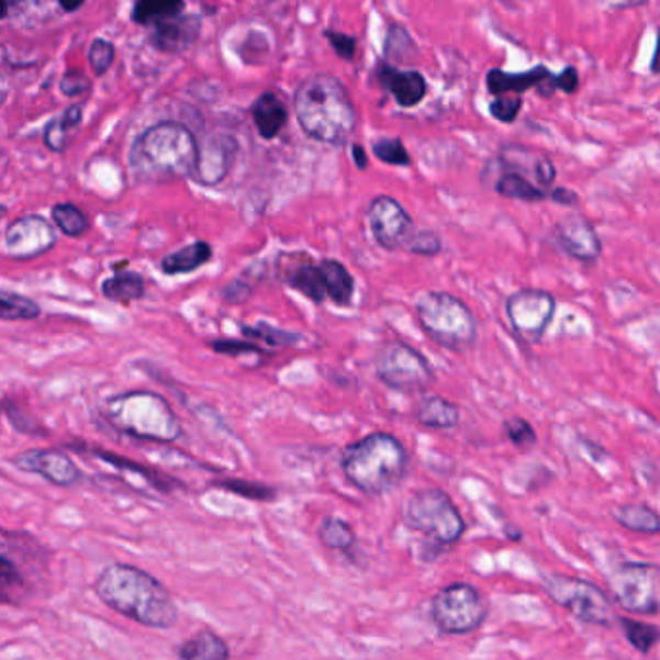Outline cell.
I'll return each mask as SVG.
<instances>
[{
  "instance_id": "cell-1",
  "label": "cell",
  "mask_w": 660,
  "mask_h": 660,
  "mask_svg": "<svg viewBox=\"0 0 660 660\" xmlns=\"http://www.w3.org/2000/svg\"><path fill=\"white\" fill-rule=\"evenodd\" d=\"M96 595L111 611L139 626L169 629L179 622L171 591L149 571L132 563H111L99 573Z\"/></svg>"
},
{
  "instance_id": "cell-2",
  "label": "cell",
  "mask_w": 660,
  "mask_h": 660,
  "mask_svg": "<svg viewBox=\"0 0 660 660\" xmlns=\"http://www.w3.org/2000/svg\"><path fill=\"white\" fill-rule=\"evenodd\" d=\"M294 116L309 138L343 146L357 128L351 93L334 74H312L294 91Z\"/></svg>"
},
{
  "instance_id": "cell-3",
  "label": "cell",
  "mask_w": 660,
  "mask_h": 660,
  "mask_svg": "<svg viewBox=\"0 0 660 660\" xmlns=\"http://www.w3.org/2000/svg\"><path fill=\"white\" fill-rule=\"evenodd\" d=\"M200 142L194 132L180 123L154 124L134 139L128 164L142 184H169L194 177Z\"/></svg>"
},
{
  "instance_id": "cell-4",
  "label": "cell",
  "mask_w": 660,
  "mask_h": 660,
  "mask_svg": "<svg viewBox=\"0 0 660 660\" xmlns=\"http://www.w3.org/2000/svg\"><path fill=\"white\" fill-rule=\"evenodd\" d=\"M342 471L362 494L383 496L405 481L409 451L393 434H368L343 449Z\"/></svg>"
},
{
  "instance_id": "cell-5",
  "label": "cell",
  "mask_w": 660,
  "mask_h": 660,
  "mask_svg": "<svg viewBox=\"0 0 660 660\" xmlns=\"http://www.w3.org/2000/svg\"><path fill=\"white\" fill-rule=\"evenodd\" d=\"M103 416L114 430L134 440L172 444L182 438L179 416L159 393L126 392L107 401Z\"/></svg>"
},
{
  "instance_id": "cell-6",
  "label": "cell",
  "mask_w": 660,
  "mask_h": 660,
  "mask_svg": "<svg viewBox=\"0 0 660 660\" xmlns=\"http://www.w3.org/2000/svg\"><path fill=\"white\" fill-rule=\"evenodd\" d=\"M416 320L436 345L451 353H467L479 337L473 310L446 291L424 293L416 301Z\"/></svg>"
},
{
  "instance_id": "cell-7",
  "label": "cell",
  "mask_w": 660,
  "mask_h": 660,
  "mask_svg": "<svg viewBox=\"0 0 660 660\" xmlns=\"http://www.w3.org/2000/svg\"><path fill=\"white\" fill-rule=\"evenodd\" d=\"M405 527L421 533L430 545L449 548L457 545L467 530L463 515L454 500L440 489L416 490L401 512Z\"/></svg>"
},
{
  "instance_id": "cell-8",
  "label": "cell",
  "mask_w": 660,
  "mask_h": 660,
  "mask_svg": "<svg viewBox=\"0 0 660 660\" xmlns=\"http://www.w3.org/2000/svg\"><path fill=\"white\" fill-rule=\"evenodd\" d=\"M489 614L481 591L461 581L441 588L430 601V619L444 636H471L484 626Z\"/></svg>"
},
{
  "instance_id": "cell-9",
  "label": "cell",
  "mask_w": 660,
  "mask_h": 660,
  "mask_svg": "<svg viewBox=\"0 0 660 660\" xmlns=\"http://www.w3.org/2000/svg\"><path fill=\"white\" fill-rule=\"evenodd\" d=\"M542 588L558 606H562L563 611L570 612L573 618L583 624L611 628L618 619L611 601L612 596L585 579L552 573L542 579Z\"/></svg>"
},
{
  "instance_id": "cell-10",
  "label": "cell",
  "mask_w": 660,
  "mask_h": 660,
  "mask_svg": "<svg viewBox=\"0 0 660 660\" xmlns=\"http://www.w3.org/2000/svg\"><path fill=\"white\" fill-rule=\"evenodd\" d=\"M374 372L380 382L395 392H426L436 382V374L428 359L403 342L383 343L376 353Z\"/></svg>"
},
{
  "instance_id": "cell-11",
  "label": "cell",
  "mask_w": 660,
  "mask_h": 660,
  "mask_svg": "<svg viewBox=\"0 0 660 660\" xmlns=\"http://www.w3.org/2000/svg\"><path fill=\"white\" fill-rule=\"evenodd\" d=\"M612 601L628 614H660V566L624 562L608 575Z\"/></svg>"
},
{
  "instance_id": "cell-12",
  "label": "cell",
  "mask_w": 660,
  "mask_h": 660,
  "mask_svg": "<svg viewBox=\"0 0 660 660\" xmlns=\"http://www.w3.org/2000/svg\"><path fill=\"white\" fill-rule=\"evenodd\" d=\"M556 306L555 294L525 287L507 297L504 310L514 334L527 345H537L555 320Z\"/></svg>"
},
{
  "instance_id": "cell-13",
  "label": "cell",
  "mask_w": 660,
  "mask_h": 660,
  "mask_svg": "<svg viewBox=\"0 0 660 660\" xmlns=\"http://www.w3.org/2000/svg\"><path fill=\"white\" fill-rule=\"evenodd\" d=\"M367 215L376 245L388 253L407 248L409 243L415 237L413 217L395 198L385 194L376 197L368 205Z\"/></svg>"
},
{
  "instance_id": "cell-14",
  "label": "cell",
  "mask_w": 660,
  "mask_h": 660,
  "mask_svg": "<svg viewBox=\"0 0 660 660\" xmlns=\"http://www.w3.org/2000/svg\"><path fill=\"white\" fill-rule=\"evenodd\" d=\"M57 245V231L43 215H24L10 223L4 248L12 260L30 261L51 253Z\"/></svg>"
},
{
  "instance_id": "cell-15",
  "label": "cell",
  "mask_w": 660,
  "mask_h": 660,
  "mask_svg": "<svg viewBox=\"0 0 660 660\" xmlns=\"http://www.w3.org/2000/svg\"><path fill=\"white\" fill-rule=\"evenodd\" d=\"M10 463L14 465L18 471L37 474L60 489H74L83 479L82 469L74 463L72 457L66 456L63 449H25L12 457Z\"/></svg>"
},
{
  "instance_id": "cell-16",
  "label": "cell",
  "mask_w": 660,
  "mask_h": 660,
  "mask_svg": "<svg viewBox=\"0 0 660 660\" xmlns=\"http://www.w3.org/2000/svg\"><path fill=\"white\" fill-rule=\"evenodd\" d=\"M552 240L571 260L595 264L603 254V243L591 221L583 215H568L556 223Z\"/></svg>"
},
{
  "instance_id": "cell-17",
  "label": "cell",
  "mask_w": 660,
  "mask_h": 660,
  "mask_svg": "<svg viewBox=\"0 0 660 660\" xmlns=\"http://www.w3.org/2000/svg\"><path fill=\"white\" fill-rule=\"evenodd\" d=\"M237 139L225 132H215L200 142L197 172L192 179L204 187H217L227 179L237 157Z\"/></svg>"
},
{
  "instance_id": "cell-18",
  "label": "cell",
  "mask_w": 660,
  "mask_h": 660,
  "mask_svg": "<svg viewBox=\"0 0 660 660\" xmlns=\"http://www.w3.org/2000/svg\"><path fill=\"white\" fill-rule=\"evenodd\" d=\"M500 169L522 172L530 180H535L538 187L552 190L556 180V167L552 159L545 154H538L530 147L519 144H507L500 149L496 159H492Z\"/></svg>"
},
{
  "instance_id": "cell-19",
  "label": "cell",
  "mask_w": 660,
  "mask_h": 660,
  "mask_svg": "<svg viewBox=\"0 0 660 660\" xmlns=\"http://www.w3.org/2000/svg\"><path fill=\"white\" fill-rule=\"evenodd\" d=\"M482 182L486 187L490 184L494 188L497 197L507 198V200H519V202H527V204H537V202L550 200V190L538 187L535 180H530L522 172L500 169L494 161L484 165Z\"/></svg>"
},
{
  "instance_id": "cell-20",
  "label": "cell",
  "mask_w": 660,
  "mask_h": 660,
  "mask_svg": "<svg viewBox=\"0 0 660 660\" xmlns=\"http://www.w3.org/2000/svg\"><path fill=\"white\" fill-rule=\"evenodd\" d=\"M376 80L383 90L392 93L395 103L403 109H411V107L423 103V99L428 93L426 78L418 70H401L388 63H380V66L376 68Z\"/></svg>"
},
{
  "instance_id": "cell-21",
  "label": "cell",
  "mask_w": 660,
  "mask_h": 660,
  "mask_svg": "<svg viewBox=\"0 0 660 660\" xmlns=\"http://www.w3.org/2000/svg\"><path fill=\"white\" fill-rule=\"evenodd\" d=\"M202 32V20L200 16L169 18L159 24L152 25V43L161 53H182L198 42Z\"/></svg>"
},
{
  "instance_id": "cell-22",
  "label": "cell",
  "mask_w": 660,
  "mask_h": 660,
  "mask_svg": "<svg viewBox=\"0 0 660 660\" xmlns=\"http://www.w3.org/2000/svg\"><path fill=\"white\" fill-rule=\"evenodd\" d=\"M555 74L547 66L538 65L527 72H504L500 68H492L486 74V88L492 96H506V93H525V91L540 88L550 80Z\"/></svg>"
},
{
  "instance_id": "cell-23",
  "label": "cell",
  "mask_w": 660,
  "mask_h": 660,
  "mask_svg": "<svg viewBox=\"0 0 660 660\" xmlns=\"http://www.w3.org/2000/svg\"><path fill=\"white\" fill-rule=\"evenodd\" d=\"M250 113H253L256 131L264 139L278 138L289 121L286 103L271 91L261 93L260 98L254 101Z\"/></svg>"
},
{
  "instance_id": "cell-24",
  "label": "cell",
  "mask_w": 660,
  "mask_h": 660,
  "mask_svg": "<svg viewBox=\"0 0 660 660\" xmlns=\"http://www.w3.org/2000/svg\"><path fill=\"white\" fill-rule=\"evenodd\" d=\"M413 415L416 423L433 430H451L461 421V411L456 403L441 395H423Z\"/></svg>"
},
{
  "instance_id": "cell-25",
  "label": "cell",
  "mask_w": 660,
  "mask_h": 660,
  "mask_svg": "<svg viewBox=\"0 0 660 660\" xmlns=\"http://www.w3.org/2000/svg\"><path fill=\"white\" fill-rule=\"evenodd\" d=\"M286 283L293 287L294 291L304 294L314 304H322L327 299L320 261L318 264L312 260L297 261L293 268L287 269Z\"/></svg>"
},
{
  "instance_id": "cell-26",
  "label": "cell",
  "mask_w": 660,
  "mask_h": 660,
  "mask_svg": "<svg viewBox=\"0 0 660 660\" xmlns=\"http://www.w3.org/2000/svg\"><path fill=\"white\" fill-rule=\"evenodd\" d=\"M177 657L182 660H225L231 657V649L212 629H200L180 645Z\"/></svg>"
},
{
  "instance_id": "cell-27",
  "label": "cell",
  "mask_w": 660,
  "mask_h": 660,
  "mask_svg": "<svg viewBox=\"0 0 660 660\" xmlns=\"http://www.w3.org/2000/svg\"><path fill=\"white\" fill-rule=\"evenodd\" d=\"M101 294L105 297L107 301L128 306L132 302L144 299L146 279L142 278L136 271H128V269L116 271L111 278L103 279Z\"/></svg>"
},
{
  "instance_id": "cell-28",
  "label": "cell",
  "mask_w": 660,
  "mask_h": 660,
  "mask_svg": "<svg viewBox=\"0 0 660 660\" xmlns=\"http://www.w3.org/2000/svg\"><path fill=\"white\" fill-rule=\"evenodd\" d=\"M212 258V245L205 240H197L192 245L182 246L177 253L167 254L161 260V269L165 276H182L197 271Z\"/></svg>"
},
{
  "instance_id": "cell-29",
  "label": "cell",
  "mask_w": 660,
  "mask_h": 660,
  "mask_svg": "<svg viewBox=\"0 0 660 660\" xmlns=\"http://www.w3.org/2000/svg\"><path fill=\"white\" fill-rule=\"evenodd\" d=\"M320 266L324 273L327 299L337 306H349L355 299V287H357L351 271L334 258H324L320 261Z\"/></svg>"
},
{
  "instance_id": "cell-30",
  "label": "cell",
  "mask_w": 660,
  "mask_h": 660,
  "mask_svg": "<svg viewBox=\"0 0 660 660\" xmlns=\"http://www.w3.org/2000/svg\"><path fill=\"white\" fill-rule=\"evenodd\" d=\"M614 522L637 535H660V515L647 504H622L612 510Z\"/></svg>"
},
{
  "instance_id": "cell-31",
  "label": "cell",
  "mask_w": 660,
  "mask_h": 660,
  "mask_svg": "<svg viewBox=\"0 0 660 660\" xmlns=\"http://www.w3.org/2000/svg\"><path fill=\"white\" fill-rule=\"evenodd\" d=\"M318 538L327 550L343 552V555H353L355 548L359 545V538H357L355 529L337 515H327L322 519L318 527Z\"/></svg>"
},
{
  "instance_id": "cell-32",
  "label": "cell",
  "mask_w": 660,
  "mask_h": 660,
  "mask_svg": "<svg viewBox=\"0 0 660 660\" xmlns=\"http://www.w3.org/2000/svg\"><path fill=\"white\" fill-rule=\"evenodd\" d=\"M184 0H136L132 9V22L152 27L164 20L184 14Z\"/></svg>"
},
{
  "instance_id": "cell-33",
  "label": "cell",
  "mask_w": 660,
  "mask_h": 660,
  "mask_svg": "<svg viewBox=\"0 0 660 660\" xmlns=\"http://www.w3.org/2000/svg\"><path fill=\"white\" fill-rule=\"evenodd\" d=\"M40 316L42 306L30 297L12 293L9 289L0 291V318L4 322H27Z\"/></svg>"
},
{
  "instance_id": "cell-34",
  "label": "cell",
  "mask_w": 660,
  "mask_h": 660,
  "mask_svg": "<svg viewBox=\"0 0 660 660\" xmlns=\"http://www.w3.org/2000/svg\"><path fill=\"white\" fill-rule=\"evenodd\" d=\"M51 217L58 231L70 238L83 237L91 227L90 217L78 205L70 204V202L53 205Z\"/></svg>"
},
{
  "instance_id": "cell-35",
  "label": "cell",
  "mask_w": 660,
  "mask_h": 660,
  "mask_svg": "<svg viewBox=\"0 0 660 660\" xmlns=\"http://www.w3.org/2000/svg\"><path fill=\"white\" fill-rule=\"evenodd\" d=\"M618 624L629 645L641 655H649L660 644V628L657 626L645 624L639 619L626 618V616L618 618Z\"/></svg>"
},
{
  "instance_id": "cell-36",
  "label": "cell",
  "mask_w": 660,
  "mask_h": 660,
  "mask_svg": "<svg viewBox=\"0 0 660 660\" xmlns=\"http://www.w3.org/2000/svg\"><path fill=\"white\" fill-rule=\"evenodd\" d=\"M91 454L98 457V459H101V461H105V463L113 465L116 469H121V471L138 473L139 477H144L152 486L161 490V492H169V489H172V479L169 481L164 474L152 471V469H147L144 465L134 463V461L126 459V457L114 456L111 451H103V449H91Z\"/></svg>"
},
{
  "instance_id": "cell-37",
  "label": "cell",
  "mask_w": 660,
  "mask_h": 660,
  "mask_svg": "<svg viewBox=\"0 0 660 660\" xmlns=\"http://www.w3.org/2000/svg\"><path fill=\"white\" fill-rule=\"evenodd\" d=\"M212 486L231 492L235 496L253 500V502H271L278 497V490L260 484V482L245 481V479H220V481H213Z\"/></svg>"
},
{
  "instance_id": "cell-38",
  "label": "cell",
  "mask_w": 660,
  "mask_h": 660,
  "mask_svg": "<svg viewBox=\"0 0 660 660\" xmlns=\"http://www.w3.org/2000/svg\"><path fill=\"white\" fill-rule=\"evenodd\" d=\"M240 334L246 335L248 339H260V342L268 343L269 347H279V349H289L302 342L301 334L279 329L266 322H260L256 326H240Z\"/></svg>"
},
{
  "instance_id": "cell-39",
  "label": "cell",
  "mask_w": 660,
  "mask_h": 660,
  "mask_svg": "<svg viewBox=\"0 0 660 660\" xmlns=\"http://www.w3.org/2000/svg\"><path fill=\"white\" fill-rule=\"evenodd\" d=\"M372 154L378 161L393 167H409L411 165V155L407 147L400 138H380L372 144Z\"/></svg>"
},
{
  "instance_id": "cell-40",
  "label": "cell",
  "mask_w": 660,
  "mask_h": 660,
  "mask_svg": "<svg viewBox=\"0 0 660 660\" xmlns=\"http://www.w3.org/2000/svg\"><path fill=\"white\" fill-rule=\"evenodd\" d=\"M114 57H116V49H114L113 43L107 42L103 37H96L88 49V65H90L93 76L96 78L105 76L109 68L113 66Z\"/></svg>"
},
{
  "instance_id": "cell-41",
  "label": "cell",
  "mask_w": 660,
  "mask_h": 660,
  "mask_svg": "<svg viewBox=\"0 0 660 660\" xmlns=\"http://www.w3.org/2000/svg\"><path fill=\"white\" fill-rule=\"evenodd\" d=\"M504 434L507 440L514 444L515 448L530 449L537 446V433L530 426L529 421H525L522 416H510L504 421Z\"/></svg>"
},
{
  "instance_id": "cell-42",
  "label": "cell",
  "mask_w": 660,
  "mask_h": 660,
  "mask_svg": "<svg viewBox=\"0 0 660 660\" xmlns=\"http://www.w3.org/2000/svg\"><path fill=\"white\" fill-rule=\"evenodd\" d=\"M523 98L522 93H506V96H497L490 103V114L496 119L497 123L512 124L517 121V116L522 113Z\"/></svg>"
},
{
  "instance_id": "cell-43",
  "label": "cell",
  "mask_w": 660,
  "mask_h": 660,
  "mask_svg": "<svg viewBox=\"0 0 660 660\" xmlns=\"http://www.w3.org/2000/svg\"><path fill=\"white\" fill-rule=\"evenodd\" d=\"M4 416L9 418V423L14 426L18 433L27 434V436H45V428L37 423L33 416L25 415L22 409L18 407L16 403H12L10 398H4Z\"/></svg>"
},
{
  "instance_id": "cell-44",
  "label": "cell",
  "mask_w": 660,
  "mask_h": 660,
  "mask_svg": "<svg viewBox=\"0 0 660 660\" xmlns=\"http://www.w3.org/2000/svg\"><path fill=\"white\" fill-rule=\"evenodd\" d=\"M43 144L49 147L53 154H63V152H66V146H68V128L63 123L60 114L55 116V119H51L47 126H45V131H43Z\"/></svg>"
},
{
  "instance_id": "cell-45",
  "label": "cell",
  "mask_w": 660,
  "mask_h": 660,
  "mask_svg": "<svg viewBox=\"0 0 660 660\" xmlns=\"http://www.w3.org/2000/svg\"><path fill=\"white\" fill-rule=\"evenodd\" d=\"M407 250L411 254L433 258L441 253V238L434 231H416L415 237L409 243Z\"/></svg>"
},
{
  "instance_id": "cell-46",
  "label": "cell",
  "mask_w": 660,
  "mask_h": 660,
  "mask_svg": "<svg viewBox=\"0 0 660 660\" xmlns=\"http://www.w3.org/2000/svg\"><path fill=\"white\" fill-rule=\"evenodd\" d=\"M213 351L217 355H227V357H243V355H264L266 351H261V347L254 345L250 342H243V339H215L210 343Z\"/></svg>"
},
{
  "instance_id": "cell-47",
  "label": "cell",
  "mask_w": 660,
  "mask_h": 660,
  "mask_svg": "<svg viewBox=\"0 0 660 660\" xmlns=\"http://www.w3.org/2000/svg\"><path fill=\"white\" fill-rule=\"evenodd\" d=\"M60 91L66 98H82L91 91V80L80 70H68L63 74L60 80Z\"/></svg>"
},
{
  "instance_id": "cell-48",
  "label": "cell",
  "mask_w": 660,
  "mask_h": 660,
  "mask_svg": "<svg viewBox=\"0 0 660 660\" xmlns=\"http://www.w3.org/2000/svg\"><path fill=\"white\" fill-rule=\"evenodd\" d=\"M324 37H326L329 45L334 47L337 57H342L343 60H349V63H351L355 55H357V37H355V35L335 32V30H324Z\"/></svg>"
},
{
  "instance_id": "cell-49",
  "label": "cell",
  "mask_w": 660,
  "mask_h": 660,
  "mask_svg": "<svg viewBox=\"0 0 660 660\" xmlns=\"http://www.w3.org/2000/svg\"><path fill=\"white\" fill-rule=\"evenodd\" d=\"M254 286L250 281H246V276L243 278L235 279V281H231L225 289H223V301L228 302V304H243V302L248 301L250 297H253Z\"/></svg>"
},
{
  "instance_id": "cell-50",
  "label": "cell",
  "mask_w": 660,
  "mask_h": 660,
  "mask_svg": "<svg viewBox=\"0 0 660 660\" xmlns=\"http://www.w3.org/2000/svg\"><path fill=\"white\" fill-rule=\"evenodd\" d=\"M556 90L563 93H575L579 90V72L575 66H566L562 72L556 74Z\"/></svg>"
},
{
  "instance_id": "cell-51",
  "label": "cell",
  "mask_w": 660,
  "mask_h": 660,
  "mask_svg": "<svg viewBox=\"0 0 660 660\" xmlns=\"http://www.w3.org/2000/svg\"><path fill=\"white\" fill-rule=\"evenodd\" d=\"M550 200H552L555 204L570 205V208H575V205L579 204V197L571 188H552V190H550Z\"/></svg>"
},
{
  "instance_id": "cell-52",
  "label": "cell",
  "mask_w": 660,
  "mask_h": 660,
  "mask_svg": "<svg viewBox=\"0 0 660 660\" xmlns=\"http://www.w3.org/2000/svg\"><path fill=\"white\" fill-rule=\"evenodd\" d=\"M63 123L66 124L68 131H72L76 126H80L83 121V109L82 105H70L66 109L65 113L60 114Z\"/></svg>"
},
{
  "instance_id": "cell-53",
  "label": "cell",
  "mask_w": 660,
  "mask_h": 660,
  "mask_svg": "<svg viewBox=\"0 0 660 660\" xmlns=\"http://www.w3.org/2000/svg\"><path fill=\"white\" fill-rule=\"evenodd\" d=\"M353 164L359 169V171H367L368 169V155L367 149L360 146V144H353L351 146Z\"/></svg>"
},
{
  "instance_id": "cell-54",
  "label": "cell",
  "mask_w": 660,
  "mask_h": 660,
  "mask_svg": "<svg viewBox=\"0 0 660 660\" xmlns=\"http://www.w3.org/2000/svg\"><path fill=\"white\" fill-rule=\"evenodd\" d=\"M647 2L649 0H603V4L612 10L637 9V7H644Z\"/></svg>"
},
{
  "instance_id": "cell-55",
  "label": "cell",
  "mask_w": 660,
  "mask_h": 660,
  "mask_svg": "<svg viewBox=\"0 0 660 660\" xmlns=\"http://www.w3.org/2000/svg\"><path fill=\"white\" fill-rule=\"evenodd\" d=\"M58 7L68 12V14H72L76 10H80L83 7V2L86 0H57Z\"/></svg>"
},
{
  "instance_id": "cell-56",
  "label": "cell",
  "mask_w": 660,
  "mask_h": 660,
  "mask_svg": "<svg viewBox=\"0 0 660 660\" xmlns=\"http://www.w3.org/2000/svg\"><path fill=\"white\" fill-rule=\"evenodd\" d=\"M651 72L660 74V27L659 33H657V49H655L651 60Z\"/></svg>"
},
{
  "instance_id": "cell-57",
  "label": "cell",
  "mask_w": 660,
  "mask_h": 660,
  "mask_svg": "<svg viewBox=\"0 0 660 660\" xmlns=\"http://www.w3.org/2000/svg\"><path fill=\"white\" fill-rule=\"evenodd\" d=\"M506 533L507 535H514V537H512V540H522V530L512 529V527H506Z\"/></svg>"
}]
</instances>
